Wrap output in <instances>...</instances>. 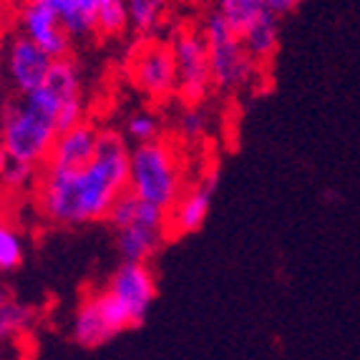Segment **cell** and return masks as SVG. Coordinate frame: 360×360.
<instances>
[{
	"mask_svg": "<svg viewBox=\"0 0 360 360\" xmlns=\"http://www.w3.org/2000/svg\"><path fill=\"white\" fill-rule=\"evenodd\" d=\"M129 149L124 134L101 129L94 162L81 169H41L36 205L51 224L81 227L106 219L114 202L129 186Z\"/></svg>",
	"mask_w": 360,
	"mask_h": 360,
	"instance_id": "1",
	"label": "cell"
},
{
	"mask_svg": "<svg viewBox=\"0 0 360 360\" xmlns=\"http://www.w3.org/2000/svg\"><path fill=\"white\" fill-rule=\"evenodd\" d=\"M60 111L63 101L46 84L0 108V141L8 162L41 169L58 136Z\"/></svg>",
	"mask_w": 360,
	"mask_h": 360,
	"instance_id": "2",
	"label": "cell"
},
{
	"mask_svg": "<svg viewBox=\"0 0 360 360\" xmlns=\"http://www.w3.org/2000/svg\"><path fill=\"white\" fill-rule=\"evenodd\" d=\"M127 189L141 202L169 210L184 192V167L176 146L162 136L134 146L129 154Z\"/></svg>",
	"mask_w": 360,
	"mask_h": 360,
	"instance_id": "3",
	"label": "cell"
},
{
	"mask_svg": "<svg viewBox=\"0 0 360 360\" xmlns=\"http://www.w3.org/2000/svg\"><path fill=\"white\" fill-rule=\"evenodd\" d=\"M199 30H202L207 53H210L212 89L232 94V91H242L252 84L262 68L250 58V53L242 46L240 33L217 11L207 15Z\"/></svg>",
	"mask_w": 360,
	"mask_h": 360,
	"instance_id": "4",
	"label": "cell"
},
{
	"mask_svg": "<svg viewBox=\"0 0 360 360\" xmlns=\"http://www.w3.org/2000/svg\"><path fill=\"white\" fill-rule=\"evenodd\" d=\"M169 49L176 66V96L186 106H199L212 91L210 53L199 28H176L172 33Z\"/></svg>",
	"mask_w": 360,
	"mask_h": 360,
	"instance_id": "5",
	"label": "cell"
},
{
	"mask_svg": "<svg viewBox=\"0 0 360 360\" xmlns=\"http://www.w3.org/2000/svg\"><path fill=\"white\" fill-rule=\"evenodd\" d=\"M127 312L114 302V297L106 290H94L84 295L78 302L71 320V335L81 348H98L114 340L124 330H129Z\"/></svg>",
	"mask_w": 360,
	"mask_h": 360,
	"instance_id": "6",
	"label": "cell"
},
{
	"mask_svg": "<svg viewBox=\"0 0 360 360\" xmlns=\"http://www.w3.org/2000/svg\"><path fill=\"white\" fill-rule=\"evenodd\" d=\"M129 73H131L134 86L154 101H164V98L176 94L174 56H172L169 43L164 41L144 38L139 43L131 53Z\"/></svg>",
	"mask_w": 360,
	"mask_h": 360,
	"instance_id": "7",
	"label": "cell"
},
{
	"mask_svg": "<svg viewBox=\"0 0 360 360\" xmlns=\"http://www.w3.org/2000/svg\"><path fill=\"white\" fill-rule=\"evenodd\" d=\"M103 290L127 312L131 328H139L156 300V275L149 262H121Z\"/></svg>",
	"mask_w": 360,
	"mask_h": 360,
	"instance_id": "8",
	"label": "cell"
},
{
	"mask_svg": "<svg viewBox=\"0 0 360 360\" xmlns=\"http://www.w3.org/2000/svg\"><path fill=\"white\" fill-rule=\"evenodd\" d=\"M51 66H53V58L20 33L3 46V71H6L11 89L18 96H28L36 89H41Z\"/></svg>",
	"mask_w": 360,
	"mask_h": 360,
	"instance_id": "9",
	"label": "cell"
},
{
	"mask_svg": "<svg viewBox=\"0 0 360 360\" xmlns=\"http://www.w3.org/2000/svg\"><path fill=\"white\" fill-rule=\"evenodd\" d=\"M18 33L33 41L41 51L51 56L53 60L66 58L71 51L73 38L68 36V30L58 20L49 6H43L41 0H23L18 8Z\"/></svg>",
	"mask_w": 360,
	"mask_h": 360,
	"instance_id": "10",
	"label": "cell"
},
{
	"mask_svg": "<svg viewBox=\"0 0 360 360\" xmlns=\"http://www.w3.org/2000/svg\"><path fill=\"white\" fill-rule=\"evenodd\" d=\"M217 189V174L202 176L192 186H186L184 192L176 197V202L167 210V232L169 237H184L202 229L207 217L212 212V199Z\"/></svg>",
	"mask_w": 360,
	"mask_h": 360,
	"instance_id": "11",
	"label": "cell"
},
{
	"mask_svg": "<svg viewBox=\"0 0 360 360\" xmlns=\"http://www.w3.org/2000/svg\"><path fill=\"white\" fill-rule=\"evenodd\" d=\"M98 136H101V129L94 127L89 119L63 129V131H58V136H56L49 159H46V164H43L41 169H58V172H66V169L86 167L89 162H94V156H96V151H98Z\"/></svg>",
	"mask_w": 360,
	"mask_h": 360,
	"instance_id": "12",
	"label": "cell"
},
{
	"mask_svg": "<svg viewBox=\"0 0 360 360\" xmlns=\"http://www.w3.org/2000/svg\"><path fill=\"white\" fill-rule=\"evenodd\" d=\"M41 3L58 15L63 28L68 30V36L76 41V38L96 36L98 13L103 11L108 0H41Z\"/></svg>",
	"mask_w": 360,
	"mask_h": 360,
	"instance_id": "13",
	"label": "cell"
},
{
	"mask_svg": "<svg viewBox=\"0 0 360 360\" xmlns=\"http://www.w3.org/2000/svg\"><path fill=\"white\" fill-rule=\"evenodd\" d=\"M116 232V250H119L124 262H149L159 247L164 245L169 234L164 227H151V224L134 222L127 227L114 229Z\"/></svg>",
	"mask_w": 360,
	"mask_h": 360,
	"instance_id": "14",
	"label": "cell"
},
{
	"mask_svg": "<svg viewBox=\"0 0 360 360\" xmlns=\"http://www.w3.org/2000/svg\"><path fill=\"white\" fill-rule=\"evenodd\" d=\"M242 46L250 53V58L257 63L259 68L267 66L277 53L280 46V18H275L270 11L259 13L257 18L250 20L245 28L240 30Z\"/></svg>",
	"mask_w": 360,
	"mask_h": 360,
	"instance_id": "15",
	"label": "cell"
},
{
	"mask_svg": "<svg viewBox=\"0 0 360 360\" xmlns=\"http://www.w3.org/2000/svg\"><path fill=\"white\" fill-rule=\"evenodd\" d=\"M169 8H172V0H127L129 28L136 36L149 38L164 23Z\"/></svg>",
	"mask_w": 360,
	"mask_h": 360,
	"instance_id": "16",
	"label": "cell"
},
{
	"mask_svg": "<svg viewBox=\"0 0 360 360\" xmlns=\"http://www.w3.org/2000/svg\"><path fill=\"white\" fill-rule=\"evenodd\" d=\"M25 262V237L8 217L0 214V275L15 272Z\"/></svg>",
	"mask_w": 360,
	"mask_h": 360,
	"instance_id": "17",
	"label": "cell"
},
{
	"mask_svg": "<svg viewBox=\"0 0 360 360\" xmlns=\"http://www.w3.org/2000/svg\"><path fill=\"white\" fill-rule=\"evenodd\" d=\"M217 8L214 11L232 25L237 33L245 28L250 20H255L259 13H264V0H214Z\"/></svg>",
	"mask_w": 360,
	"mask_h": 360,
	"instance_id": "18",
	"label": "cell"
},
{
	"mask_svg": "<svg viewBox=\"0 0 360 360\" xmlns=\"http://www.w3.org/2000/svg\"><path fill=\"white\" fill-rule=\"evenodd\" d=\"M159 134H162V121L154 111H146V108H139L124 121V139H129L134 144L154 141V139H159Z\"/></svg>",
	"mask_w": 360,
	"mask_h": 360,
	"instance_id": "19",
	"label": "cell"
},
{
	"mask_svg": "<svg viewBox=\"0 0 360 360\" xmlns=\"http://www.w3.org/2000/svg\"><path fill=\"white\" fill-rule=\"evenodd\" d=\"M38 172H41V169L28 167V164L8 162L6 172H3V176H0V184H3L6 192L20 194V192H25V189H30V186H36Z\"/></svg>",
	"mask_w": 360,
	"mask_h": 360,
	"instance_id": "20",
	"label": "cell"
},
{
	"mask_svg": "<svg viewBox=\"0 0 360 360\" xmlns=\"http://www.w3.org/2000/svg\"><path fill=\"white\" fill-rule=\"evenodd\" d=\"M179 134L186 139V141H202L207 136V129H210V121H207V114L199 106H186L179 114V124H176Z\"/></svg>",
	"mask_w": 360,
	"mask_h": 360,
	"instance_id": "21",
	"label": "cell"
},
{
	"mask_svg": "<svg viewBox=\"0 0 360 360\" xmlns=\"http://www.w3.org/2000/svg\"><path fill=\"white\" fill-rule=\"evenodd\" d=\"M25 338L0 335V360H23Z\"/></svg>",
	"mask_w": 360,
	"mask_h": 360,
	"instance_id": "22",
	"label": "cell"
},
{
	"mask_svg": "<svg viewBox=\"0 0 360 360\" xmlns=\"http://www.w3.org/2000/svg\"><path fill=\"white\" fill-rule=\"evenodd\" d=\"M300 3L302 0H264V8H267L275 18H285V15H290L292 11H297Z\"/></svg>",
	"mask_w": 360,
	"mask_h": 360,
	"instance_id": "23",
	"label": "cell"
},
{
	"mask_svg": "<svg viewBox=\"0 0 360 360\" xmlns=\"http://www.w3.org/2000/svg\"><path fill=\"white\" fill-rule=\"evenodd\" d=\"M6 167H8V154H6V146H3V141H0V176H3Z\"/></svg>",
	"mask_w": 360,
	"mask_h": 360,
	"instance_id": "24",
	"label": "cell"
},
{
	"mask_svg": "<svg viewBox=\"0 0 360 360\" xmlns=\"http://www.w3.org/2000/svg\"><path fill=\"white\" fill-rule=\"evenodd\" d=\"M8 300H11V295H8V290L3 288V285H0V310H3V307L8 305Z\"/></svg>",
	"mask_w": 360,
	"mask_h": 360,
	"instance_id": "25",
	"label": "cell"
},
{
	"mask_svg": "<svg viewBox=\"0 0 360 360\" xmlns=\"http://www.w3.org/2000/svg\"><path fill=\"white\" fill-rule=\"evenodd\" d=\"M3 46H6V41H3V23H0V53H3Z\"/></svg>",
	"mask_w": 360,
	"mask_h": 360,
	"instance_id": "26",
	"label": "cell"
}]
</instances>
